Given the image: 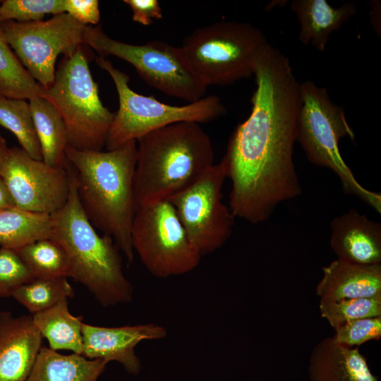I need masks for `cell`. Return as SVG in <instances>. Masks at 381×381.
<instances>
[{
    "instance_id": "cell-1",
    "label": "cell",
    "mask_w": 381,
    "mask_h": 381,
    "mask_svg": "<svg viewBox=\"0 0 381 381\" xmlns=\"http://www.w3.org/2000/svg\"><path fill=\"white\" fill-rule=\"evenodd\" d=\"M249 116L231 134L223 158L231 181L229 209L253 224L300 195L294 162L300 83L289 59L267 44L256 61Z\"/></svg>"
},
{
    "instance_id": "cell-2",
    "label": "cell",
    "mask_w": 381,
    "mask_h": 381,
    "mask_svg": "<svg viewBox=\"0 0 381 381\" xmlns=\"http://www.w3.org/2000/svg\"><path fill=\"white\" fill-rule=\"evenodd\" d=\"M66 156L74 171L79 202L88 220L110 236L131 262L137 141L104 152L82 151L68 146Z\"/></svg>"
},
{
    "instance_id": "cell-3",
    "label": "cell",
    "mask_w": 381,
    "mask_h": 381,
    "mask_svg": "<svg viewBox=\"0 0 381 381\" xmlns=\"http://www.w3.org/2000/svg\"><path fill=\"white\" fill-rule=\"evenodd\" d=\"M137 143L136 207L169 200L214 164L210 138L198 123L170 124L144 135Z\"/></svg>"
},
{
    "instance_id": "cell-4",
    "label": "cell",
    "mask_w": 381,
    "mask_h": 381,
    "mask_svg": "<svg viewBox=\"0 0 381 381\" xmlns=\"http://www.w3.org/2000/svg\"><path fill=\"white\" fill-rule=\"evenodd\" d=\"M70 192L66 203L51 214V238L65 250L68 277L80 283L104 307L129 303L132 285L122 267L120 250L113 239L100 236L79 202L74 171L67 162Z\"/></svg>"
},
{
    "instance_id": "cell-5",
    "label": "cell",
    "mask_w": 381,
    "mask_h": 381,
    "mask_svg": "<svg viewBox=\"0 0 381 381\" xmlns=\"http://www.w3.org/2000/svg\"><path fill=\"white\" fill-rule=\"evenodd\" d=\"M344 137L353 140L355 135L343 107L333 102L325 87L310 80L300 83L296 141L306 157L312 164L334 172L345 193L358 196L380 213V193L360 184L341 157L339 143Z\"/></svg>"
},
{
    "instance_id": "cell-6",
    "label": "cell",
    "mask_w": 381,
    "mask_h": 381,
    "mask_svg": "<svg viewBox=\"0 0 381 381\" xmlns=\"http://www.w3.org/2000/svg\"><path fill=\"white\" fill-rule=\"evenodd\" d=\"M89 59L84 44L73 54L64 56L53 85L45 90L47 99L62 117L68 146L82 151H100L105 146L114 114L100 99Z\"/></svg>"
},
{
    "instance_id": "cell-7",
    "label": "cell",
    "mask_w": 381,
    "mask_h": 381,
    "mask_svg": "<svg viewBox=\"0 0 381 381\" xmlns=\"http://www.w3.org/2000/svg\"><path fill=\"white\" fill-rule=\"evenodd\" d=\"M267 44L251 24L222 20L195 30L181 48L193 73L207 87L230 85L253 75Z\"/></svg>"
},
{
    "instance_id": "cell-8",
    "label": "cell",
    "mask_w": 381,
    "mask_h": 381,
    "mask_svg": "<svg viewBox=\"0 0 381 381\" xmlns=\"http://www.w3.org/2000/svg\"><path fill=\"white\" fill-rule=\"evenodd\" d=\"M96 63L111 78L119 97V109L114 114L105 147L107 150L118 148L139 139L162 127L183 121L205 123L215 120L226 112L220 98L215 95L183 106L159 102L152 96L133 91L129 86L130 78L115 68L106 58L98 56Z\"/></svg>"
},
{
    "instance_id": "cell-9",
    "label": "cell",
    "mask_w": 381,
    "mask_h": 381,
    "mask_svg": "<svg viewBox=\"0 0 381 381\" xmlns=\"http://www.w3.org/2000/svg\"><path fill=\"white\" fill-rule=\"evenodd\" d=\"M83 44L99 56H114L131 64L151 87L187 102L204 97L207 86L193 73L181 47L159 40L131 44L110 37L101 25H87Z\"/></svg>"
},
{
    "instance_id": "cell-10",
    "label": "cell",
    "mask_w": 381,
    "mask_h": 381,
    "mask_svg": "<svg viewBox=\"0 0 381 381\" xmlns=\"http://www.w3.org/2000/svg\"><path fill=\"white\" fill-rule=\"evenodd\" d=\"M131 241L147 271L159 278L187 274L198 266L202 258L169 200L136 207Z\"/></svg>"
},
{
    "instance_id": "cell-11",
    "label": "cell",
    "mask_w": 381,
    "mask_h": 381,
    "mask_svg": "<svg viewBox=\"0 0 381 381\" xmlns=\"http://www.w3.org/2000/svg\"><path fill=\"white\" fill-rule=\"evenodd\" d=\"M86 26L66 13L47 20L0 23L5 39L22 65L46 90L54 82L58 56L71 55L83 44Z\"/></svg>"
},
{
    "instance_id": "cell-12",
    "label": "cell",
    "mask_w": 381,
    "mask_h": 381,
    "mask_svg": "<svg viewBox=\"0 0 381 381\" xmlns=\"http://www.w3.org/2000/svg\"><path fill=\"white\" fill-rule=\"evenodd\" d=\"M226 178L227 165L222 158L191 186L169 200L202 256L220 248L232 233L235 217L222 201Z\"/></svg>"
},
{
    "instance_id": "cell-13",
    "label": "cell",
    "mask_w": 381,
    "mask_h": 381,
    "mask_svg": "<svg viewBox=\"0 0 381 381\" xmlns=\"http://www.w3.org/2000/svg\"><path fill=\"white\" fill-rule=\"evenodd\" d=\"M0 176L15 207L25 211L52 214L63 207L68 198L66 164L65 167L49 165L31 157L21 147L8 149Z\"/></svg>"
},
{
    "instance_id": "cell-14",
    "label": "cell",
    "mask_w": 381,
    "mask_h": 381,
    "mask_svg": "<svg viewBox=\"0 0 381 381\" xmlns=\"http://www.w3.org/2000/svg\"><path fill=\"white\" fill-rule=\"evenodd\" d=\"M82 333L83 356L107 363L119 362L133 375L138 374L141 369L135 346L143 341L162 339L167 335L164 327L154 323L114 327L83 323Z\"/></svg>"
},
{
    "instance_id": "cell-15",
    "label": "cell",
    "mask_w": 381,
    "mask_h": 381,
    "mask_svg": "<svg viewBox=\"0 0 381 381\" xmlns=\"http://www.w3.org/2000/svg\"><path fill=\"white\" fill-rule=\"evenodd\" d=\"M42 341L32 316L0 311V381H26Z\"/></svg>"
},
{
    "instance_id": "cell-16",
    "label": "cell",
    "mask_w": 381,
    "mask_h": 381,
    "mask_svg": "<svg viewBox=\"0 0 381 381\" xmlns=\"http://www.w3.org/2000/svg\"><path fill=\"white\" fill-rule=\"evenodd\" d=\"M330 246L339 260L380 264L381 224L352 209L332 220Z\"/></svg>"
},
{
    "instance_id": "cell-17",
    "label": "cell",
    "mask_w": 381,
    "mask_h": 381,
    "mask_svg": "<svg viewBox=\"0 0 381 381\" xmlns=\"http://www.w3.org/2000/svg\"><path fill=\"white\" fill-rule=\"evenodd\" d=\"M310 381H378L358 347L327 337L313 347L309 358Z\"/></svg>"
},
{
    "instance_id": "cell-18",
    "label": "cell",
    "mask_w": 381,
    "mask_h": 381,
    "mask_svg": "<svg viewBox=\"0 0 381 381\" xmlns=\"http://www.w3.org/2000/svg\"><path fill=\"white\" fill-rule=\"evenodd\" d=\"M317 285L320 300L336 301L381 296V265H361L337 259L322 269Z\"/></svg>"
},
{
    "instance_id": "cell-19",
    "label": "cell",
    "mask_w": 381,
    "mask_h": 381,
    "mask_svg": "<svg viewBox=\"0 0 381 381\" xmlns=\"http://www.w3.org/2000/svg\"><path fill=\"white\" fill-rule=\"evenodd\" d=\"M291 8L300 25L301 42L320 52L326 49L330 35L356 12L353 3L333 7L326 0H294L291 3Z\"/></svg>"
},
{
    "instance_id": "cell-20",
    "label": "cell",
    "mask_w": 381,
    "mask_h": 381,
    "mask_svg": "<svg viewBox=\"0 0 381 381\" xmlns=\"http://www.w3.org/2000/svg\"><path fill=\"white\" fill-rule=\"evenodd\" d=\"M107 363L42 346L26 381H97Z\"/></svg>"
},
{
    "instance_id": "cell-21",
    "label": "cell",
    "mask_w": 381,
    "mask_h": 381,
    "mask_svg": "<svg viewBox=\"0 0 381 381\" xmlns=\"http://www.w3.org/2000/svg\"><path fill=\"white\" fill-rule=\"evenodd\" d=\"M42 161L49 165L65 167L67 159V133L62 117L47 99L36 97L29 100Z\"/></svg>"
},
{
    "instance_id": "cell-22",
    "label": "cell",
    "mask_w": 381,
    "mask_h": 381,
    "mask_svg": "<svg viewBox=\"0 0 381 381\" xmlns=\"http://www.w3.org/2000/svg\"><path fill=\"white\" fill-rule=\"evenodd\" d=\"M32 321L42 338L49 342V349L83 353V317L74 316L68 310V300L32 315Z\"/></svg>"
},
{
    "instance_id": "cell-23",
    "label": "cell",
    "mask_w": 381,
    "mask_h": 381,
    "mask_svg": "<svg viewBox=\"0 0 381 381\" xmlns=\"http://www.w3.org/2000/svg\"><path fill=\"white\" fill-rule=\"evenodd\" d=\"M51 214L11 207L0 210V246L17 251L33 241L51 238Z\"/></svg>"
},
{
    "instance_id": "cell-24",
    "label": "cell",
    "mask_w": 381,
    "mask_h": 381,
    "mask_svg": "<svg viewBox=\"0 0 381 381\" xmlns=\"http://www.w3.org/2000/svg\"><path fill=\"white\" fill-rule=\"evenodd\" d=\"M0 95L31 99H47L46 90L37 83L22 65L0 29Z\"/></svg>"
},
{
    "instance_id": "cell-25",
    "label": "cell",
    "mask_w": 381,
    "mask_h": 381,
    "mask_svg": "<svg viewBox=\"0 0 381 381\" xmlns=\"http://www.w3.org/2000/svg\"><path fill=\"white\" fill-rule=\"evenodd\" d=\"M16 252L35 279L68 277L66 253L51 238L30 243Z\"/></svg>"
},
{
    "instance_id": "cell-26",
    "label": "cell",
    "mask_w": 381,
    "mask_h": 381,
    "mask_svg": "<svg viewBox=\"0 0 381 381\" xmlns=\"http://www.w3.org/2000/svg\"><path fill=\"white\" fill-rule=\"evenodd\" d=\"M0 125L16 136L31 157L42 159L29 102L0 95Z\"/></svg>"
},
{
    "instance_id": "cell-27",
    "label": "cell",
    "mask_w": 381,
    "mask_h": 381,
    "mask_svg": "<svg viewBox=\"0 0 381 381\" xmlns=\"http://www.w3.org/2000/svg\"><path fill=\"white\" fill-rule=\"evenodd\" d=\"M74 290L66 277L36 278L15 291L12 297L32 315L73 298Z\"/></svg>"
},
{
    "instance_id": "cell-28",
    "label": "cell",
    "mask_w": 381,
    "mask_h": 381,
    "mask_svg": "<svg viewBox=\"0 0 381 381\" xmlns=\"http://www.w3.org/2000/svg\"><path fill=\"white\" fill-rule=\"evenodd\" d=\"M321 316L335 329L351 320L381 316V296L336 301L320 300Z\"/></svg>"
},
{
    "instance_id": "cell-29",
    "label": "cell",
    "mask_w": 381,
    "mask_h": 381,
    "mask_svg": "<svg viewBox=\"0 0 381 381\" xmlns=\"http://www.w3.org/2000/svg\"><path fill=\"white\" fill-rule=\"evenodd\" d=\"M61 13H65L64 0H3L0 4V23L9 20L40 21L47 14Z\"/></svg>"
},
{
    "instance_id": "cell-30",
    "label": "cell",
    "mask_w": 381,
    "mask_h": 381,
    "mask_svg": "<svg viewBox=\"0 0 381 381\" xmlns=\"http://www.w3.org/2000/svg\"><path fill=\"white\" fill-rule=\"evenodd\" d=\"M35 279L16 250L0 248V298L12 296L16 289Z\"/></svg>"
},
{
    "instance_id": "cell-31",
    "label": "cell",
    "mask_w": 381,
    "mask_h": 381,
    "mask_svg": "<svg viewBox=\"0 0 381 381\" xmlns=\"http://www.w3.org/2000/svg\"><path fill=\"white\" fill-rule=\"evenodd\" d=\"M334 329L332 337L337 342L351 347L358 346L381 338V316L351 320Z\"/></svg>"
},
{
    "instance_id": "cell-32",
    "label": "cell",
    "mask_w": 381,
    "mask_h": 381,
    "mask_svg": "<svg viewBox=\"0 0 381 381\" xmlns=\"http://www.w3.org/2000/svg\"><path fill=\"white\" fill-rule=\"evenodd\" d=\"M65 13L85 25H97L100 20L97 0H64Z\"/></svg>"
},
{
    "instance_id": "cell-33",
    "label": "cell",
    "mask_w": 381,
    "mask_h": 381,
    "mask_svg": "<svg viewBox=\"0 0 381 381\" xmlns=\"http://www.w3.org/2000/svg\"><path fill=\"white\" fill-rule=\"evenodd\" d=\"M132 11V20L147 26L154 20L162 18V10L157 0H124Z\"/></svg>"
},
{
    "instance_id": "cell-34",
    "label": "cell",
    "mask_w": 381,
    "mask_h": 381,
    "mask_svg": "<svg viewBox=\"0 0 381 381\" xmlns=\"http://www.w3.org/2000/svg\"><path fill=\"white\" fill-rule=\"evenodd\" d=\"M11 207H15L13 200L5 182L0 176V210Z\"/></svg>"
},
{
    "instance_id": "cell-35",
    "label": "cell",
    "mask_w": 381,
    "mask_h": 381,
    "mask_svg": "<svg viewBox=\"0 0 381 381\" xmlns=\"http://www.w3.org/2000/svg\"><path fill=\"white\" fill-rule=\"evenodd\" d=\"M8 149L5 139L0 135V173L7 157Z\"/></svg>"
},
{
    "instance_id": "cell-36",
    "label": "cell",
    "mask_w": 381,
    "mask_h": 381,
    "mask_svg": "<svg viewBox=\"0 0 381 381\" xmlns=\"http://www.w3.org/2000/svg\"><path fill=\"white\" fill-rule=\"evenodd\" d=\"M1 1H0V4H1Z\"/></svg>"
}]
</instances>
